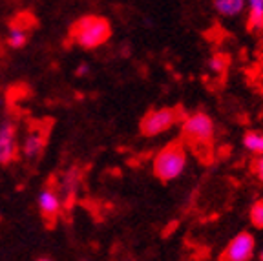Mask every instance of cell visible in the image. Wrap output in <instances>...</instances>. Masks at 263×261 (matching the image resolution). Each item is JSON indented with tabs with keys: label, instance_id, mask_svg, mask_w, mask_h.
<instances>
[{
	"label": "cell",
	"instance_id": "1",
	"mask_svg": "<svg viewBox=\"0 0 263 261\" xmlns=\"http://www.w3.org/2000/svg\"><path fill=\"white\" fill-rule=\"evenodd\" d=\"M111 37L110 22L101 15H86L71 26V39L84 49H95Z\"/></svg>",
	"mask_w": 263,
	"mask_h": 261
},
{
	"label": "cell",
	"instance_id": "2",
	"mask_svg": "<svg viewBox=\"0 0 263 261\" xmlns=\"http://www.w3.org/2000/svg\"><path fill=\"white\" fill-rule=\"evenodd\" d=\"M186 168V150L181 143H172L164 146L154 159V174L163 183L174 181Z\"/></svg>",
	"mask_w": 263,
	"mask_h": 261
},
{
	"label": "cell",
	"instance_id": "3",
	"mask_svg": "<svg viewBox=\"0 0 263 261\" xmlns=\"http://www.w3.org/2000/svg\"><path fill=\"white\" fill-rule=\"evenodd\" d=\"M177 121H179V111L174 108L150 110L141 121V132L146 137H156L163 132H168Z\"/></svg>",
	"mask_w": 263,
	"mask_h": 261
},
{
	"label": "cell",
	"instance_id": "4",
	"mask_svg": "<svg viewBox=\"0 0 263 261\" xmlns=\"http://www.w3.org/2000/svg\"><path fill=\"white\" fill-rule=\"evenodd\" d=\"M183 135L189 139L190 143H206L214 135L212 119L203 111L192 114L183 123Z\"/></svg>",
	"mask_w": 263,
	"mask_h": 261
},
{
	"label": "cell",
	"instance_id": "5",
	"mask_svg": "<svg viewBox=\"0 0 263 261\" xmlns=\"http://www.w3.org/2000/svg\"><path fill=\"white\" fill-rule=\"evenodd\" d=\"M254 257V236L241 232L230 241L221 252L219 259L223 261H251Z\"/></svg>",
	"mask_w": 263,
	"mask_h": 261
},
{
	"label": "cell",
	"instance_id": "6",
	"mask_svg": "<svg viewBox=\"0 0 263 261\" xmlns=\"http://www.w3.org/2000/svg\"><path fill=\"white\" fill-rule=\"evenodd\" d=\"M16 126L11 121L0 124V164H9L16 157Z\"/></svg>",
	"mask_w": 263,
	"mask_h": 261
},
{
	"label": "cell",
	"instance_id": "7",
	"mask_svg": "<svg viewBox=\"0 0 263 261\" xmlns=\"http://www.w3.org/2000/svg\"><path fill=\"white\" fill-rule=\"evenodd\" d=\"M37 203H39V210H41V216L49 225L53 223L59 217V214H61V199H59V196L51 188H42L41 194H39Z\"/></svg>",
	"mask_w": 263,
	"mask_h": 261
},
{
	"label": "cell",
	"instance_id": "8",
	"mask_svg": "<svg viewBox=\"0 0 263 261\" xmlns=\"http://www.w3.org/2000/svg\"><path fill=\"white\" fill-rule=\"evenodd\" d=\"M46 148V134L41 130H31L26 135L21 152L26 159H37Z\"/></svg>",
	"mask_w": 263,
	"mask_h": 261
},
{
	"label": "cell",
	"instance_id": "9",
	"mask_svg": "<svg viewBox=\"0 0 263 261\" xmlns=\"http://www.w3.org/2000/svg\"><path fill=\"white\" fill-rule=\"evenodd\" d=\"M247 0H214V9L221 16H236L245 9Z\"/></svg>",
	"mask_w": 263,
	"mask_h": 261
},
{
	"label": "cell",
	"instance_id": "10",
	"mask_svg": "<svg viewBox=\"0 0 263 261\" xmlns=\"http://www.w3.org/2000/svg\"><path fill=\"white\" fill-rule=\"evenodd\" d=\"M249 2V29H263V0H247Z\"/></svg>",
	"mask_w": 263,
	"mask_h": 261
},
{
	"label": "cell",
	"instance_id": "11",
	"mask_svg": "<svg viewBox=\"0 0 263 261\" xmlns=\"http://www.w3.org/2000/svg\"><path fill=\"white\" fill-rule=\"evenodd\" d=\"M243 146L247 152H251L254 155L263 154V134L261 132H247L243 135Z\"/></svg>",
	"mask_w": 263,
	"mask_h": 261
},
{
	"label": "cell",
	"instance_id": "12",
	"mask_svg": "<svg viewBox=\"0 0 263 261\" xmlns=\"http://www.w3.org/2000/svg\"><path fill=\"white\" fill-rule=\"evenodd\" d=\"M8 44L15 49H21L28 44V33H26V28L18 24H13L9 28V33H8Z\"/></svg>",
	"mask_w": 263,
	"mask_h": 261
},
{
	"label": "cell",
	"instance_id": "13",
	"mask_svg": "<svg viewBox=\"0 0 263 261\" xmlns=\"http://www.w3.org/2000/svg\"><path fill=\"white\" fill-rule=\"evenodd\" d=\"M251 223L256 229L263 230V199H258L251 207Z\"/></svg>",
	"mask_w": 263,
	"mask_h": 261
},
{
	"label": "cell",
	"instance_id": "14",
	"mask_svg": "<svg viewBox=\"0 0 263 261\" xmlns=\"http://www.w3.org/2000/svg\"><path fill=\"white\" fill-rule=\"evenodd\" d=\"M225 68H227V57L225 55L218 53L210 59V69H212V71H216V73H223Z\"/></svg>",
	"mask_w": 263,
	"mask_h": 261
},
{
	"label": "cell",
	"instance_id": "15",
	"mask_svg": "<svg viewBox=\"0 0 263 261\" xmlns=\"http://www.w3.org/2000/svg\"><path fill=\"white\" fill-rule=\"evenodd\" d=\"M252 172H254L258 179L263 183V154L261 155H256L254 163H252Z\"/></svg>",
	"mask_w": 263,
	"mask_h": 261
},
{
	"label": "cell",
	"instance_id": "16",
	"mask_svg": "<svg viewBox=\"0 0 263 261\" xmlns=\"http://www.w3.org/2000/svg\"><path fill=\"white\" fill-rule=\"evenodd\" d=\"M77 177H79V172L77 170H70L68 174H66V179H64V187L68 188V190H73V187L77 184Z\"/></svg>",
	"mask_w": 263,
	"mask_h": 261
},
{
	"label": "cell",
	"instance_id": "17",
	"mask_svg": "<svg viewBox=\"0 0 263 261\" xmlns=\"http://www.w3.org/2000/svg\"><path fill=\"white\" fill-rule=\"evenodd\" d=\"M88 73H90V66L88 64H81L75 69V75H77V77H86Z\"/></svg>",
	"mask_w": 263,
	"mask_h": 261
},
{
	"label": "cell",
	"instance_id": "18",
	"mask_svg": "<svg viewBox=\"0 0 263 261\" xmlns=\"http://www.w3.org/2000/svg\"><path fill=\"white\" fill-rule=\"evenodd\" d=\"M259 261H263V250L259 252Z\"/></svg>",
	"mask_w": 263,
	"mask_h": 261
}]
</instances>
